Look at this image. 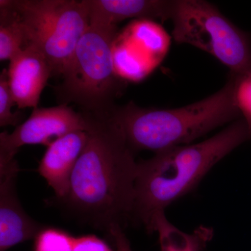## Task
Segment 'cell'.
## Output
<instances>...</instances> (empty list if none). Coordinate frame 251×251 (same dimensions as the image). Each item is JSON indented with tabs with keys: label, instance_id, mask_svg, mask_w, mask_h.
I'll return each mask as SVG.
<instances>
[{
	"label": "cell",
	"instance_id": "obj_1",
	"mask_svg": "<svg viewBox=\"0 0 251 251\" xmlns=\"http://www.w3.org/2000/svg\"><path fill=\"white\" fill-rule=\"evenodd\" d=\"M87 143L64 199L58 201L81 222L108 234L131 219L137 165L120 127L110 117L85 113Z\"/></svg>",
	"mask_w": 251,
	"mask_h": 251
},
{
	"label": "cell",
	"instance_id": "obj_2",
	"mask_svg": "<svg viewBox=\"0 0 251 251\" xmlns=\"http://www.w3.org/2000/svg\"><path fill=\"white\" fill-rule=\"evenodd\" d=\"M250 138L251 128L242 119L201 143L167 149L138 162L131 218L151 233L157 213L192 191L213 167Z\"/></svg>",
	"mask_w": 251,
	"mask_h": 251
},
{
	"label": "cell",
	"instance_id": "obj_3",
	"mask_svg": "<svg viewBox=\"0 0 251 251\" xmlns=\"http://www.w3.org/2000/svg\"><path fill=\"white\" fill-rule=\"evenodd\" d=\"M235 77L230 74L219 92L175 109L143 108L133 102L116 107L110 116L132 151L159 152L189 145L211 130L234 121L241 113L234 100Z\"/></svg>",
	"mask_w": 251,
	"mask_h": 251
},
{
	"label": "cell",
	"instance_id": "obj_4",
	"mask_svg": "<svg viewBox=\"0 0 251 251\" xmlns=\"http://www.w3.org/2000/svg\"><path fill=\"white\" fill-rule=\"evenodd\" d=\"M117 36V26L90 25L62 73V83L55 88L62 104L74 102L84 113L111 116L117 107L115 99L126 86L114 63Z\"/></svg>",
	"mask_w": 251,
	"mask_h": 251
},
{
	"label": "cell",
	"instance_id": "obj_5",
	"mask_svg": "<svg viewBox=\"0 0 251 251\" xmlns=\"http://www.w3.org/2000/svg\"><path fill=\"white\" fill-rule=\"evenodd\" d=\"M27 32L28 46L45 55L52 74L62 75L90 27L87 0H10Z\"/></svg>",
	"mask_w": 251,
	"mask_h": 251
},
{
	"label": "cell",
	"instance_id": "obj_6",
	"mask_svg": "<svg viewBox=\"0 0 251 251\" xmlns=\"http://www.w3.org/2000/svg\"><path fill=\"white\" fill-rule=\"evenodd\" d=\"M173 36L178 44H187L214 56L231 74L251 72V40L221 14L202 0L173 1Z\"/></svg>",
	"mask_w": 251,
	"mask_h": 251
},
{
	"label": "cell",
	"instance_id": "obj_7",
	"mask_svg": "<svg viewBox=\"0 0 251 251\" xmlns=\"http://www.w3.org/2000/svg\"><path fill=\"white\" fill-rule=\"evenodd\" d=\"M89 126L86 114L75 112L64 104L52 108H34L29 118L12 133H0V166L14 160L15 155L24 145L48 147L71 132L87 131Z\"/></svg>",
	"mask_w": 251,
	"mask_h": 251
},
{
	"label": "cell",
	"instance_id": "obj_8",
	"mask_svg": "<svg viewBox=\"0 0 251 251\" xmlns=\"http://www.w3.org/2000/svg\"><path fill=\"white\" fill-rule=\"evenodd\" d=\"M170 45V36L159 25L150 20L135 21L124 31L121 41L116 38L114 43L117 74L125 80H143L163 60Z\"/></svg>",
	"mask_w": 251,
	"mask_h": 251
},
{
	"label": "cell",
	"instance_id": "obj_9",
	"mask_svg": "<svg viewBox=\"0 0 251 251\" xmlns=\"http://www.w3.org/2000/svg\"><path fill=\"white\" fill-rule=\"evenodd\" d=\"M19 171L15 159L0 166V251L35 239L46 227L28 215L20 202L16 188Z\"/></svg>",
	"mask_w": 251,
	"mask_h": 251
},
{
	"label": "cell",
	"instance_id": "obj_10",
	"mask_svg": "<svg viewBox=\"0 0 251 251\" xmlns=\"http://www.w3.org/2000/svg\"><path fill=\"white\" fill-rule=\"evenodd\" d=\"M9 62V86L18 109L37 108L42 91L52 75L47 58L30 44Z\"/></svg>",
	"mask_w": 251,
	"mask_h": 251
},
{
	"label": "cell",
	"instance_id": "obj_11",
	"mask_svg": "<svg viewBox=\"0 0 251 251\" xmlns=\"http://www.w3.org/2000/svg\"><path fill=\"white\" fill-rule=\"evenodd\" d=\"M87 138L85 130L71 132L52 142L41 158L37 172L52 188L57 201L67 196L71 176Z\"/></svg>",
	"mask_w": 251,
	"mask_h": 251
},
{
	"label": "cell",
	"instance_id": "obj_12",
	"mask_svg": "<svg viewBox=\"0 0 251 251\" xmlns=\"http://www.w3.org/2000/svg\"><path fill=\"white\" fill-rule=\"evenodd\" d=\"M90 25L116 26L128 18L171 19L173 1L165 0H87Z\"/></svg>",
	"mask_w": 251,
	"mask_h": 251
},
{
	"label": "cell",
	"instance_id": "obj_13",
	"mask_svg": "<svg viewBox=\"0 0 251 251\" xmlns=\"http://www.w3.org/2000/svg\"><path fill=\"white\" fill-rule=\"evenodd\" d=\"M157 232L161 251H202L214 236L213 229L201 226L191 233L175 227L167 219L165 211L157 213L151 232Z\"/></svg>",
	"mask_w": 251,
	"mask_h": 251
},
{
	"label": "cell",
	"instance_id": "obj_14",
	"mask_svg": "<svg viewBox=\"0 0 251 251\" xmlns=\"http://www.w3.org/2000/svg\"><path fill=\"white\" fill-rule=\"evenodd\" d=\"M28 46L27 32L9 0L0 1V60L11 58Z\"/></svg>",
	"mask_w": 251,
	"mask_h": 251
},
{
	"label": "cell",
	"instance_id": "obj_15",
	"mask_svg": "<svg viewBox=\"0 0 251 251\" xmlns=\"http://www.w3.org/2000/svg\"><path fill=\"white\" fill-rule=\"evenodd\" d=\"M74 240L69 232L46 226L34 239V251H72Z\"/></svg>",
	"mask_w": 251,
	"mask_h": 251
},
{
	"label": "cell",
	"instance_id": "obj_16",
	"mask_svg": "<svg viewBox=\"0 0 251 251\" xmlns=\"http://www.w3.org/2000/svg\"><path fill=\"white\" fill-rule=\"evenodd\" d=\"M16 105L9 82L8 70L3 69L0 75V126H16L21 120L22 114L13 113L11 108Z\"/></svg>",
	"mask_w": 251,
	"mask_h": 251
},
{
	"label": "cell",
	"instance_id": "obj_17",
	"mask_svg": "<svg viewBox=\"0 0 251 251\" xmlns=\"http://www.w3.org/2000/svg\"><path fill=\"white\" fill-rule=\"evenodd\" d=\"M233 75L235 77L234 95L236 105L251 128V72Z\"/></svg>",
	"mask_w": 251,
	"mask_h": 251
},
{
	"label": "cell",
	"instance_id": "obj_18",
	"mask_svg": "<svg viewBox=\"0 0 251 251\" xmlns=\"http://www.w3.org/2000/svg\"><path fill=\"white\" fill-rule=\"evenodd\" d=\"M72 251H115L103 239L94 234L75 237Z\"/></svg>",
	"mask_w": 251,
	"mask_h": 251
},
{
	"label": "cell",
	"instance_id": "obj_19",
	"mask_svg": "<svg viewBox=\"0 0 251 251\" xmlns=\"http://www.w3.org/2000/svg\"><path fill=\"white\" fill-rule=\"evenodd\" d=\"M106 236L115 251H133L124 228L119 225L112 226Z\"/></svg>",
	"mask_w": 251,
	"mask_h": 251
}]
</instances>
